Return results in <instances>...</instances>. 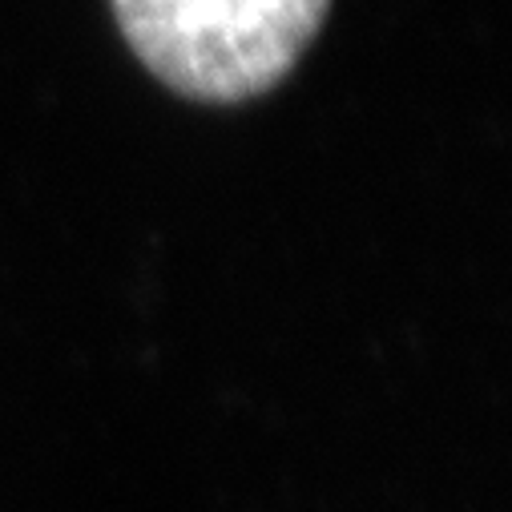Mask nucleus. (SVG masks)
Wrapping results in <instances>:
<instances>
[{
	"label": "nucleus",
	"instance_id": "f257e3e1",
	"mask_svg": "<svg viewBox=\"0 0 512 512\" xmlns=\"http://www.w3.org/2000/svg\"><path fill=\"white\" fill-rule=\"evenodd\" d=\"M327 9L331 0H113L138 61L206 105L271 93L307 53Z\"/></svg>",
	"mask_w": 512,
	"mask_h": 512
}]
</instances>
